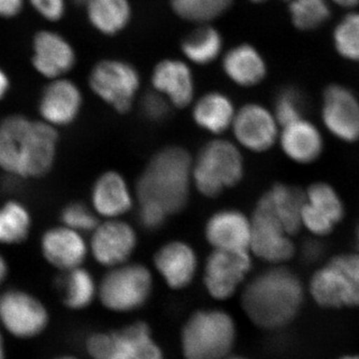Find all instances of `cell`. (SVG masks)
<instances>
[{"label": "cell", "instance_id": "cell-1", "mask_svg": "<svg viewBox=\"0 0 359 359\" xmlns=\"http://www.w3.org/2000/svg\"><path fill=\"white\" fill-rule=\"evenodd\" d=\"M57 129L42 120L11 114L0 121V169L14 178L47 176L57 158Z\"/></svg>", "mask_w": 359, "mask_h": 359}, {"label": "cell", "instance_id": "cell-2", "mask_svg": "<svg viewBox=\"0 0 359 359\" xmlns=\"http://www.w3.org/2000/svg\"><path fill=\"white\" fill-rule=\"evenodd\" d=\"M304 287L299 276L283 266H273L250 278L241 297L245 314L266 330L287 325L301 311Z\"/></svg>", "mask_w": 359, "mask_h": 359}, {"label": "cell", "instance_id": "cell-3", "mask_svg": "<svg viewBox=\"0 0 359 359\" xmlns=\"http://www.w3.org/2000/svg\"><path fill=\"white\" fill-rule=\"evenodd\" d=\"M193 158L182 146H167L151 157L139 175L135 196L139 202H152L170 215L179 214L190 201Z\"/></svg>", "mask_w": 359, "mask_h": 359}, {"label": "cell", "instance_id": "cell-4", "mask_svg": "<svg viewBox=\"0 0 359 359\" xmlns=\"http://www.w3.org/2000/svg\"><path fill=\"white\" fill-rule=\"evenodd\" d=\"M244 155L236 142L215 138L205 144L193 159V186L209 199L238 186L244 179Z\"/></svg>", "mask_w": 359, "mask_h": 359}, {"label": "cell", "instance_id": "cell-5", "mask_svg": "<svg viewBox=\"0 0 359 359\" xmlns=\"http://www.w3.org/2000/svg\"><path fill=\"white\" fill-rule=\"evenodd\" d=\"M309 290L321 308L359 306L358 252H342L330 257L311 276Z\"/></svg>", "mask_w": 359, "mask_h": 359}, {"label": "cell", "instance_id": "cell-6", "mask_svg": "<svg viewBox=\"0 0 359 359\" xmlns=\"http://www.w3.org/2000/svg\"><path fill=\"white\" fill-rule=\"evenodd\" d=\"M236 339V325L226 311H201L187 321L182 334L186 359H226Z\"/></svg>", "mask_w": 359, "mask_h": 359}, {"label": "cell", "instance_id": "cell-7", "mask_svg": "<svg viewBox=\"0 0 359 359\" xmlns=\"http://www.w3.org/2000/svg\"><path fill=\"white\" fill-rule=\"evenodd\" d=\"M92 93L120 115L131 112L141 89L136 66L120 58H103L92 66L88 75Z\"/></svg>", "mask_w": 359, "mask_h": 359}, {"label": "cell", "instance_id": "cell-8", "mask_svg": "<svg viewBox=\"0 0 359 359\" xmlns=\"http://www.w3.org/2000/svg\"><path fill=\"white\" fill-rule=\"evenodd\" d=\"M153 276L140 263L123 264L108 269L98 287V297L106 309L127 313L141 308L150 297Z\"/></svg>", "mask_w": 359, "mask_h": 359}, {"label": "cell", "instance_id": "cell-9", "mask_svg": "<svg viewBox=\"0 0 359 359\" xmlns=\"http://www.w3.org/2000/svg\"><path fill=\"white\" fill-rule=\"evenodd\" d=\"M250 219V250L252 256L271 266H282L297 255V248L292 236L263 203L257 201Z\"/></svg>", "mask_w": 359, "mask_h": 359}, {"label": "cell", "instance_id": "cell-10", "mask_svg": "<svg viewBox=\"0 0 359 359\" xmlns=\"http://www.w3.org/2000/svg\"><path fill=\"white\" fill-rule=\"evenodd\" d=\"M252 269V255L249 250H212L204 266L205 289L214 299H230Z\"/></svg>", "mask_w": 359, "mask_h": 359}, {"label": "cell", "instance_id": "cell-11", "mask_svg": "<svg viewBox=\"0 0 359 359\" xmlns=\"http://www.w3.org/2000/svg\"><path fill=\"white\" fill-rule=\"evenodd\" d=\"M231 130L238 147L259 154L278 143L280 126L273 110L263 104L250 102L237 109Z\"/></svg>", "mask_w": 359, "mask_h": 359}, {"label": "cell", "instance_id": "cell-12", "mask_svg": "<svg viewBox=\"0 0 359 359\" xmlns=\"http://www.w3.org/2000/svg\"><path fill=\"white\" fill-rule=\"evenodd\" d=\"M321 122L328 133L346 144L359 142V98L348 87L328 85L323 93Z\"/></svg>", "mask_w": 359, "mask_h": 359}, {"label": "cell", "instance_id": "cell-13", "mask_svg": "<svg viewBox=\"0 0 359 359\" xmlns=\"http://www.w3.org/2000/svg\"><path fill=\"white\" fill-rule=\"evenodd\" d=\"M89 254L105 268L128 263L138 245L134 226L122 219H104L92 231Z\"/></svg>", "mask_w": 359, "mask_h": 359}, {"label": "cell", "instance_id": "cell-14", "mask_svg": "<svg viewBox=\"0 0 359 359\" xmlns=\"http://www.w3.org/2000/svg\"><path fill=\"white\" fill-rule=\"evenodd\" d=\"M32 65L48 80L67 76L77 65V53L65 35L55 30L40 29L33 35Z\"/></svg>", "mask_w": 359, "mask_h": 359}, {"label": "cell", "instance_id": "cell-15", "mask_svg": "<svg viewBox=\"0 0 359 359\" xmlns=\"http://www.w3.org/2000/svg\"><path fill=\"white\" fill-rule=\"evenodd\" d=\"M0 320L11 334L28 339L46 327L48 314L36 297L22 290H11L0 297Z\"/></svg>", "mask_w": 359, "mask_h": 359}, {"label": "cell", "instance_id": "cell-16", "mask_svg": "<svg viewBox=\"0 0 359 359\" xmlns=\"http://www.w3.org/2000/svg\"><path fill=\"white\" fill-rule=\"evenodd\" d=\"M82 90L67 77L49 80L40 94L37 109L42 121L55 127L73 124L83 107Z\"/></svg>", "mask_w": 359, "mask_h": 359}, {"label": "cell", "instance_id": "cell-17", "mask_svg": "<svg viewBox=\"0 0 359 359\" xmlns=\"http://www.w3.org/2000/svg\"><path fill=\"white\" fill-rule=\"evenodd\" d=\"M150 80L152 89L166 97L172 107L184 109L195 101V77L185 59H162L153 68Z\"/></svg>", "mask_w": 359, "mask_h": 359}, {"label": "cell", "instance_id": "cell-18", "mask_svg": "<svg viewBox=\"0 0 359 359\" xmlns=\"http://www.w3.org/2000/svg\"><path fill=\"white\" fill-rule=\"evenodd\" d=\"M204 235L212 250L250 252L252 219L240 210H219L205 222Z\"/></svg>", "mask_w": 359, "mask_h": 359}, {"label": "cell", "instance_id": "cell-19", "mask_svg": "<svg viewBox=\"0 0 359 359\" xmlns=\"http://www.w3.org/2000/svg\"><path fill=\"white\" fill-rule=\"evenodd\" d=\"M42 256L54 268L62 271L82 266L89 254L83 233L65 224L45 231L40 240Z\"/></svg>", "mask_w": 359, "mask_h": 359}, {"label": "cell", "instance_id": "cell-20", "mask_svg": "<svg viewBox=\"0 0 359 359\" xmlns=\"http://www.w3.org/2000/svg\"><path fill=\"white\" fill-rule=\"evenodd\" d=\"M153 263L168 287L183 290L197 275L199 259L195 249L185 241L173 240L161 245Z\"/></svg>", "mask_w": 359, "mask_h": 359}, {"label": "cell", "instance_id": "cell-21", "mask_svg": "<svg viewBox=\"0 0 359 359\" xmlns=\"http://www.w3.org/2000/svg\"><path fill=\"white\" fill-rule=\"evenodd\" d=\"M135 194L120 172H103L91 189V207L103 219H121L134 208Z\"/></svg>", "mask_w": 359, "mask_h": 359}, {"label": "cell", "instance_id": "cell-22", "mask_svg": "<svg viewBox=\"0 0 359 359\" xmlns=\"http://www.w3.org/2000/svg\"><path fill=\"white\" fill-rule=\"evenodd\" d=\"M278 144L287 159L304 166L313 164L325 152L323 133L306 118L280 127Z\"/></svg>", "mask_w": 359, "mask_h": 359}, {"label": "cell", "instance_id": "cell-23", "mask_svg": "<svg viewBox=\"0 0 359 359\" xmlns=\"http://www.w3.org/2000/svg\"><path fill=\"white\" fill-rule=\"evenodd\" d=\"M221 66L224 76L242 88L257 86L268 75V65L263 54L256 46L247 42L224 51Z\"/></svg>", "mask_w": 359, "mask_h": 359}, {"label": "cell", "instance_id": "cell-24", "mask_svg": "<svg viewBox=\"0 0 359 359\" xmlns=\"http://www.w3.org/2000/svg\"><path fill=\"white\" fill-rule=\"evenodd\" d=\"M191 107L194 123L214 136H221L231 129L237 113V108L230 97L217 90L201 95Z\"/></svg>", "mask_w": 359, "mask_h": 359}, {"label": "cell", "instance_id": "cell-25", "mask_svg": "<svg viewBox=\"0 0 359 359\" xmlns=\"http://www.w3.org/2000/svg\"><path fill=\"white\" fill-rule=\"evenodd\" d=\"M275 215L283 228L294 237L302 226V212L306 203L304 191L285 183L273 184L259 200Z\"/></svg>", "mask_w": 359, "mask_h": 359}, {"label": "cell", "instance_id": "cell-26", "mask_svg": "<svg viewBox=\"0 0 359 359\" xmlns=\"http://www.w3.org/2000/svg\"><path fill=\"white\" fill-rule=\"evenodd\" d=\"M109 359H163L162 351L144 323L110 332Z\"/></svg>", "mask_w": 359, "mask_h": 359}, {"label": "cell", "instance_id": "cell-27", "mask_svg": "<svg viewBox=\"0 0 359 359\" xmlns=\"http://www.w3.org/2000/svg\"><path fill=\"white\" fill-rule=\"evenodd\" d=\"M84 8L89 25L104 36H117L133 18L130 0H90Z\"/></svg>", "mask_w": 359, "mask_h": 359}, {"label": "cell", "instance_id": "cell-28", "mask_svg": "<svg viewBox=\"0 0 359 359\" xmlns=\"http://www.w3.org/2000/svg\"><path fill=\"white\" fill-rule=\"evenodd\" d=\"M180 50L184 59L190 65H212L223 56V34L212 23L196 25L195 29L182 39Z\"/></svg>", "mask_w": 359, "mask_h": 359}, {"label": "cell", "instance_id": "cell-29", "mask_svg": "<svg viewBox=\"0 0 359 359\" xmlns=\"http://www.w3.org/2000/svg\"><path fill=\"white\" fill-rule=\"evenodd\" d=\"M63 273L58 278V287L62 292L66 306L72 309L87 308L98 294L93 276L83 266Z\"/></svg>", "mask_w": 359, "mask_h": 359}, {"label": "cell", "instance_id": "cell-30", "mask_svg": "<svg viewBox=\"0 0 359 359\" xmlns=\"http://www.w3.org/2000/svg\"><path fill=\"white\" fill-rule=\"evenodd\" d=\"M32 228V214L20 201H7L0 207V244H22L27 240Z\"/></svg>", "mask_w": 359, "mask_h": 359}, {"label": "cell", "instance_id": "cell-31", "mask_svg": "<svg viewBox=\"0 0 359 359\" xmlns=\"http://www.w3.org/2000/svg\"><path fill=\"white\" fill-rule=\"evenodd\" d=\"M235 0H170L175 15L193 25L212 23L233 6Z\"/></svg>", "mask_w": 359, "mask_h": 359}, {"label": "cell", "instance_id": "cell-32", "mask_svg": "<svg viewBox=\"0 0 359 359\" xmlns=\"http://www.w3.org/2000/svg\"><path fill=\"white\" fill-rule=\"evenodd\" d=\"M306 203L337 226L346 217V205L334 186L327 182H314L304 191Z\"/></svg>", "mask_w": 359, "mask_h": 359}, {"label": "cell", "instance_id": "cell-33", "mask_svg": "<svg viewBox=\"0 0 359 359\" xmlns=\"http://www.w3.org/2000/svg\"><path fill=\"white\" fill-rule=\"evenodd\" d=\"M290 20L297 29L311 32L330 18V0H290Z\"/></svg>", "mask_w": 359, "mask_h": 359}, {"label": "cell", "instance_id": "cell-34", "mask_svg": "<svg viewBox=\"0 0 359 359\" xmlns=\"http://www.w3.org/2000/svg\"><path fill=\"white\" fill-rule=\"evenodd\" d=\"M332 42L340 57L359 62V11L344 15L335 26Z\"/></svg>", "mask_w": 359, "mask_h": 359}, {"label": "cell", "instance_id": "cell-35", "mask_svg": "<svg viewBox=\"0 0 359 359\" xmlns=\"http://www.w3.org/2000/svg\"><path fill=\"white\" fill-rule=\"evenodd\" d=\"M273 112L280 127L302 119L306 112L304 96L292 87L280 90L276 97Z\"/></svg>", "mask_w": 359, "mask_h": 359}, {"label": "cell", "instance_id": "cell-36", "mask_svg": "<svg viewBox=\"0 0 359 359\" xmlns=\"http://www.w3.org/2000/svg\"><path fill=\"white\" fill-rule=\"evenodd\" d=\"M61 223L79 233H92L100 223V218L91 205L82 202H72L63 208Z\"/></svg>", "mask_w": 359, "mask_h": 359}, {"label": "cell", "instance_id": "cell-37", "mask_svg": "<svg viewBox=\"0 0 359 359\" xmlns=\"http://www.w3.org/2000/svg\"><path fill=\"white\" fill-rule=\"evenodd\" d=\"M172 105L166 97L154 89L149 90L142 95L140 109L144 117L151 122L164 121L170 114Z\"/></svg>", "mask_w": 359, "mask_h": 359}, {"label": "cell", "instance_id": "cell-38", "mask_svg": "<svg viewBox=\"0 0 359 359\" xmlns=\"http://www.w3.org/2000/svg\"><path fill=\"white\" fill-rule=\"evenodd\" d=\"M302 226L306 229L313 237L325 238L334 233L335 224L320 212L304 203L302 212Z\"/></svg>", "mask_w": 359, "mask_h": 359}, {"label": "cell", "instance_id": "cell-39", "mask_svg": "<svg viewBox=\"0 0 359 359\" xmlns=\"http://www.w3.org/2000/svg\"><path fill=\"white\" fill-rule=\"evenodd\" d=\"M170 215L161 205L152 202L138 203L139 223L147 231H157L164 226Z\"/></svg>", "mask_w": 359, "mask_h": 359}, {"label": "cell", "instance_id": "cell-40", "mask_svg": "<svg viewBox=\"0 0 359 359\" xmlns=\"http://www.w3.org/2000/svg\"><path fill=\"white\" fill-rule=\"evenodd\" d=\"M27 2L40 18L48 22H58L65 18L66 0H27Z\"/></svg>", "mask_w": 359, "mask_h": 359}, {"label": "cell", "instance_id": "cell-41", "mask_svg": "<svg viewBox=\"0 0 359 359\" xmlns=\"http://www.w3.org/2000/svg\"><path fill=\"white\" fill-rule=\"evenodd\" d=\"M325 254V245L320 238H306L299 247V256L306 263H318Z\"/></svg>", "mask_w": 359, "mask_h": 359}, {"label": "cell", "instance_id": "cell-42", "mask_svg": "<svg viewBox=\"0 0 359 359\" xmlns=\"http://www.w3.org/2000/svg\"><path fill=\"white\" fill-rule=\"evenodd\" d=\"M27 0H0V18L13 20L22 13Z\"/></svg>", "mask_w": 359, "mask_h": 359}, {"label": "cell", "instance_id": "cell-43", "mask_svg": "<svg viewBox=\"0 0 359 359\" xmlns=\"http://www.w3.org/2000/svg\"><path fill=\"white\" fill-rule=\"evenodd\" d=\"M11 88V80L6 70L0 66V101L4 100Z\"/></svg>", "mask_w": 359, "mask_h": 359}, {"label": "cell", "instance_id": "cell-44", "mask_svg": "<svg viewBox=\"0 0 359 359\" xmlns=\"http://www.w3.org/2000/svg\"><path fill=\"white\" fill-rule=\"evenodd\" d=\"M7 275H8V264L4 255L0 254V285L6 280Z\"/></svg>", "mask_w": 359, "mask_h": 359}, {"label": "cell", "instance_id": "cell-45", "mask_svg": "<svg viewBox=\"0 0 359 359\" xmlns=\"http://www.w3.org/2000/svg\"><path fill=\"white\" fill-rule=\"evenodd\" d=\"M330 1L344 8H354L359 6V0H330Z\"/></svg>", "mask_w": 359, "mask_h": 359}, {"label": "cell", "instance_id": "cell-46", "mask_svg": "<svg viewBox=\"0 0 359 359\" xmlns=\"http://www.w3.org/2000/svg\"><path fill=\"white\" fill-rule=\"evenodd\" d=\"M354 245H355L356 252L359 254V223L356 226L355 233H354Z\"/></svg>", "mask_w": 359, "mask_h": 359}, {"label": "cell", "instance_id": "cell-47", "mask_svg": "<svg viewBox=\"0 0 359 359\" xmlns=\"http://www.w3.org/2000/svg\"><path fill=\"white\" fill-rule=\"evenodd\" d=\"M0 359H6V355H4V342H2L1 335H0Z\"/></svg>", "mask_w": 359, "mask_h": 359}, {"label": "cell", "instance_id": "cell-48", "mask_svg": "<svg viewBox=\"0 0 359 359\" xmlns=\"http://www.w3.org/2000/svg\"><path fill=\"white\" fill-rule=\"evenodd\" d=\"M248 1L252 2L255 4H264V2L269 1V0H248Z\"/></svg>", "mask_w": 359, "mask_h": 359}, {"label": "cell", "instance_id": "cell-49", "mask_svg": "<svg viewBox=\"0 0 359 359\" xmlns=\"http://www.w3.org/2000/svg\"><path fill=\"white\" fill-rule=\"evenodd\" d=\"M339 359H359V356L358 355H346L344 356V358Z\"/></svg>", "mask_w": 359, "mask_h": 359}, {"label": "cell", "instance_id": "cell-50", "mask_svg": "<svg viewBox=\"0 0 359 359\" xmlns=\"http://www.w3.org/2000/svg\"><path fill=\"white\" fill-rule=\"evenodd\" d=\"M58 359H78L76 358H72V356H65V358H61Z\"/></svg>", "mask_w": 359, "mask_h": 359}, {"label": "cell", "instance_id": "cell-51", "mask_svg": "<svg viewBox=\"0 0 359 359\" xmlns=\"http://www.w3.org/2000/svg\"><path fill=\"white\" fill-rule=\"evenodd\" d=\"M226 359H244V358H226Z\"/></svg>", "mask_w": 359, "mask_h": 359}, {"label": "cell", "instance_id": "cell-52", "mask_svg": "<svg viewBox=\"0 0 359 359\" xmlns=\"http://www.w3.org/2000/svg\"><path fill=\"white\" fill-rule=\"evenodd\" d=\"M285 1H290V0H285Z\"/></svg>", "mask_w": 359, "mask_h": 359}]
</instances>
